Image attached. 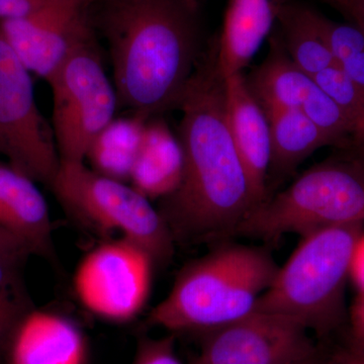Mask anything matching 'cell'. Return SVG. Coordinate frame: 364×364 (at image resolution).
<instances>
[{
    "label": "cell",
    "mask_w": 364,
    "mask_h": 364,
    "mask_svg": "<svg viewBox=\"0 0 364 364\" xmlns=\"http://www.w3.org/2000/svg\"><path fill=\"white\" fill-rule=\"evenodd\" d=\"M6 364H88V342L77 323L33 308L16 326Z\"/></svg>",
    "instance_id": "cell-12"
},
{
    "label": "cell",
    "mask_w": 364,
    "mask_h": 364,
    "mask_svg": "<svg viewBox=\"0 0 364 364\" xmlns=\"http://www.w3.org/2000/svg\"><path fill=\"white\" fill-rule=\"evenodd\" d=\"M48 83L60 161L85 162L91 143L114 119L119 104L95 39L72 53Z\"/></svg>",
    "instance_id": "cell-7"
},
{
    "label": "cell",
    "mask_w": 364,
    "mask_h": 364,
    "mask_svg": "<svg viewBox=\"0 0 364 364\" xmlns=\"http://www.w3.org/2000/svg\"><path fill=\"white\" fill-rule=\"evenodd\" d=\"M330 364H364V347L353 343L338 352Z\"/></svg>",
    "instance_id": "cell-30"
},
{
    "label": "cell",
    "mask_w": 364,
    "mask_h": 364,
    "mask_svg": "<svg viewBox=\"0 0 364 364\" xmlns=\"http://www.w3.org/2000/svg\"><path fill=\"white\" fill-rule=\"evenodd\" d=\"M0 228L31 254L54 259L51 217L36 181L9 162L0 160Z\"/></svg>",
    "instance_id": "cell-14"
},
{
    "label": "cell",
    "mask_w": 364,
    "mask_h": 364,
    "mask_svg": "<svg viewBox=\"0 0 364 364\" xmlns=\"http://www.w3.org/2000/svg\"><path fill=\"white\" fill-rule=\"evenodd\" d=\"M337 65L360 90L364 91V52L349 57Z\"/></svg>",
    "instance_id": "cell-28"
},
{
    "label": "cell",
    "mask_w": 364,
    "mask_h": 364,
    "mask_svg": "<svg viewBox=\"0 0 364 364\" xmlns=\"http://www.w3.org/2000/svg\"><path fill=\"white\" fill-rule=\"evenodd\" d=\"M350 277L358 287V291H364V234H361L354 250Z\"/></svg>",
    "instance_id": "cell-29"
},
{
    "label": "cell",
    "mask_w": 364,
    "mask_h": 364,
    "mask_svg": "<svg viewBox=\"0 0 364 364\" xmlns=\"http://www.w3.org/2000/svg\"><path fill=\"white\" fill-rule=\"evenodd\" d=\"M315 21L336 64L364 52V32L358 26L337 23L316 11Z\"/></svg>",
    "instance_id": "cell-24"
},
{
    "label": "cell",
    "mask_w": 364,
    "mask_h": 364,
    "mask_svg": "<svg viewBox=\"0 0 364 364\" xmlns=\"http://www.w3.org/2000/svg\"><path fill=\"white\" fill-rule=\"evenodd\" d=\"M289 364H324L322 358H321L320 354L315 356V358L306 359V360L298 361V363H289Z\"/></svg>",
    "instance_id": "cell-35"
},
{
    "label": "cell",
    "mask_w": 364,
    "mask_h": 364,
    "mask_svg": "<svg viewBox=\"0 0 364 364\" xmlns=\"http://www.w3.org/2000/svg\"><path fill=\"white\" fill-rule=\"evenodd\" d=\"M52 0H0V21L25 18Z\"/></svg>",
    "instance_id": "cell-26"
},
{
    "label": "cell",
    "mask_w": 364,
    "mask_h": 364,
    "mask_svg": "<svg viewBox=\"0 0 364 364\" xmlns=\"http://www.w3.org/2000/svg\"><path fill=\"white\" fill-rule=\"evenodd\" d=\"M26 249H0V360L16 326L33 310L32 299L23 282V267L28 256Z\"/></svg>",
    "instance_id": "cell-21"
},
{
    "label": "cell",
    "mask_w": 364,
    "mask_h": 364,
    "mask_svg": "<svg viewBox=\"0 0 364 364\" xmlns=\"http://www.w3.org/2000/svg\"><path fill=\"white\" fill-rule=\"evenodd\" d=\"M364 223V165L321 163L251 210L236 236L265 243L287 234L305 237L327 228Z\"/></svg>",
    "instance_id": "cell-5"
},
{
    "label": "cell",
    "mask_w": 364,
    "mask_h": 364,
    "mask_svg": "<svg viewBox=\"0 0 364 364\" xmlns=\"http://www.w3.org/2000/svg\"><path fill=\"white\" fill-rule=\"evenodd\" d=\"M177 109L183 176L159 212L176 243L227 240L258 202L228 124L217 47L198 62Z\"/></svg>",
    "instance_id": "cell-1"
},
{
    "label": "cell",
    "mask_w": 364,
    "mask_h": 364,
    "mask_svg": "<svg viewBox=\"0 0 364 364\" xmlns=\"http://www.w3.org/2000/svg\"><path fill=\"white\" fill-rule=\"evenodd\" d=\"M354 21V25L364 32V0H355L347 11Z\"/></svg>",
    "instance_id": "cell-31"
},
{
    "label": "cell",
    "mask_w": 364,
    "mask_h": 364,
    "mask_svg": "<svg viewBox=\"0 0 364 364\" xmlns=\"http://www.w3.org/2000/svg\"><path fill=\"white\" fill-rule=\"evenodd\" d=\"M98 25L111 56L119 105L151 119L177 109L202 59L188 0H104Z\"/></svg>",
    "instance_id": "cell-2"
},
{
    "label": "cell",
    "mask_w": 364,
    "mask_h": 364,
    "mask_svg": "<svg viewBox=\"0 0 364 364\" xmlns=\"http://www.w3.org/2000/svg\"><path fill=\"white\" fill-rule=\"evenodd\" d=\"M9 248H21L28 251V249L18 238L0 228V249Z\"/></svg>",
    "instance_id": "cell-32"
},
{
    "label": "cell",
    "mask_w": 364,
    "mask_h": 364,
    "mask_svg": "<svg viewBox=\"0 0 364 364\" xmlns=\"http://www.w3.org/2000/svg\"><path fill=\"white\" fill-rule=\"evenodd\" d=\"M313 79L356 124L358 131L364 127V91L337 64L318 72Z\"/></svg>",
    "instance_id": "cell-23"
},
{
    "label": "cell",
    "mask_w": 364,
    "mask_h": 364,
    "mask_svg": "<svg viewBox=\"0 0 364 364\" xmlns=\"http://www.w3.org/2000/svg\"><path fill=\"white\" fill-rule=\"evenodd\" d=\"M223 243L179 272L151 326L205 334L253 312L279 267L267 249Z\"/></svg>",
    "instance_id": "cell-3"
},
{
    "label": "cell",
    "mask_w": 364,
    "mask_h": 364,
    "mask_svg": "<svg viewBox=\"0 0 364 364\" xmlns=\"http://www.w3.org/2000/svg\"><path fill=\"white\" fill-rule=\"evenodd\" d=\"M51 188L74 217L102 233H119L142 246L157 267L173 257L176 241L151 200L130 183L93 171L85 162L60 161Z\"/></svg>",
    "instance_id": "cell-6"
},
{
    "label": "cell",
    "mask_w": 364,
    "mask_h": 364,
    "mask_svg": "<svg viewBox=\"0 0 364 364\" xmlns=\"http://www.w3.org/2000/svg\"><path fill=\"white\" fill-rule=\"evenodd\" d=\"M301 109L329 141L330 145L352 144L358 126L315 81Z\"/></svg>",
    "instance_id": "cell-22"
},
{
    "label": "cell",
    "mask_w": 364,
    "mask_h": 364,
    "mask_svg": "<svg viewBox=\"0 0 364 364\" xmlns=\"http://www.w3.org/2000/svg\"><path fill=\"white\" fill-rule=\"evenodd\" d=\"M352 145L358 148V152L360 153L364 160V127L356 132L355 135L352 139Z\"/></svg>",
    "instance_id": "cell-33"
},
{
    "label": "cell",
    "mask_w": 364,
    "mask_h": 364,
    "mask_svg": "<svg viewBox=\"0 0 364 364\" xmlns=\"http://www.w3.org/2000/svg\"><path fill=\"white\" fill-rule=\"evenodd\" d=\"M277 21L282 31L280 40L287 54L311 77L336 65L318 32L314 9L287 1L280 7Z\"/></svg>",
    "instance_id": "cell-20"
},
{
    "label": "cell",
    "mask_w": 364,
    "mask_h": 364,
    "mask_svg": "<svg viewBox=\"0 0 364 364\" xmlns=\"http://www.w3.org/2000/svg\"><path fill=\"white\" fill-rule=\"evenodd\" d=\"M272 138L273 173H291L315 151L330 145L315 124L301 109H282L265 112Z\"/></svg>",
    "instance_id": "cell-19"
},
{
    "label": "cell",
    "mask_w": 364,
    "mask_h": 364,
    "mask_svg": "<svg viewBox=\"0 0 364 364\" xmlns=\"http://www.w3.org/2000/svg\"><path fill=\"white\" fill-rule=\"evenodd\" d=\"M246 81L265 112L301 109L314 85L313 77L294 63L279 37L273 38L267 59Z\"/></svg>",
    "instance_id": "cell-17"
},
{
    "label": "cell",
    "mask_w": 364,
    "mask_h": 364,
    "mask_svg": "<svg viewBox=\"0 0 364 364\" xmlns=\"http://www.w3.org/2000/svg\"><path fill=\"white\" fill-rule=\"evenodd\" d=\"M329 1L334 4V6L339 7L340 9H342L344 13L347 14V11H349L352 4H353L355 0H329Z\"/></svg>",
    "instance_id": "cell-34"
},
{
    "label": "cell",
    "mask_w": 364,
    "mask_h": 364,
    "mask_svg": "<svg viewBox=\"0 0 364 364\" xmlns=\"http://www.w3.org/2000/svg\"><path fill=\"white\" fill-rule=\"evenodd\" d=\"M352 337L354 343L364 347V291H359L350 312Z\"/></svg>",
    "instance_id": "cell-27"
},
{
    "label": "cell",
    "mask_w": 364,
    "mask_h": 364,
    "mask_svg": "<svg viewBox=\"0 0 364 364\" xmlns=\"http://www.w3.org/2000/svg\"><path fill=\"white\" fill-rule=\"evenodd\" d=\"M95 0H52L39 11L0 21V33L31 73L50 79L93 38L87 7Z\"/></svg>",
    "instance_id": "cell-11"
},
{
    "label": "cell",
    "mask_w": 364,
    "mask_h": 364,
    "mask_svg": "<svg viewBox=\"0 0 364 364\" xmlns=\"http://www.w3.org/2000/svg\"><path fill=\"white\" fill-rule=\"evenodd\" d=\"M156 267L153 256L135 242L109 239L79 262L74 293L95 317L117 324L131 322L149 301Z\"/></svg>",
    "instance_id": "cell-8"
},
{
    "label": "cell",
    "mask_w": 364,
    "mask_h": 364,
    "mask_svg": "<svg viewBox=\"0 0 364 364\" xmlns=\"http://www.w3.org/2000/svg\"><path fill=\"white\" fill-rule=\"evenodd\" d=\"M134 364H182L177 356L174 335L141 340Z\"/></svg>",
    "instance_id": "cell-25"
},
{
    "label": "cell",
    "mask_w": 364,
    "mask_h": 364,
    "mask_svg": "<svg viewBox=\"0 0 364 364\" xmlns=\"http://www.w3.org/2000/svg\"><path fill=\"white\" fill-rule=\"evenodd\" d=\"M0 154L51 188L60 166L52 124L36 102L31 72L0 33Z\"/></svg>",
    "instance_id": "cell-9"
},
{
    "label": "cell",
    "mask_w": 364,
    "mask_h": 364,
    "mask_svg": "<svg viewBox=\"0 0 364 364\" xmlns=\"http://www.w3.org/2000/svg\"><path fill=\"white\" fill-rule=\"evenodd\" d=\"M363 224L327 228L303 238L279 267L254 311L284 316L326 335L345 316V287Z\"/></svg>",
    "instance_id": "cell-4"
},
{
    "label": "cell",
    "mask_w": 364,
    "mask_h": 364,
    "mask_svg": "<svg viewBox=\"0 0 364 364\" xmlns=\"http://www.w3.org/2000/svg\"><path fill=\"white\" fill-rule=\"evenodd\" d=\"M309 330L277 314L257 312L205 333L191 364H289L318 355Z\"/></svg>",
    "instance_id": "cell-10"
},
{
    "label": "cell",
    "mask_w": 364,
    "mask_h": 364,
    "mask_svg": "<svg viewBox=\"0 0 364 364\" xmlns=\"http://www.w3.org/2000/svg\"><path fill=\"white\" fill-rule=\"evenodd\" d=\"M1 363H2V361H1V360H0V364H1Z\"/></svg>",
    "instance_id": "cell-36"
},
{
    "label": "cell",
    "mask_w": 364,
    "mask_h": 364,
    "mask_svg": "<svg viewBox=\"0 0 364 364\" xmlns=\"http://www.w3.org/2000/svg\"><path fill=\"white\" fill-rule=\"evenodd\" d=\"M183 152L162 119H148L129 183L150 200H164L181 184Z\"/></svg>",
    "instance_id": "cell-16"
},
{
    "label": "cell",
    "mask_w": 364,
    "mask_h": 364,
    "mask_svg": "<svg viewBox=\"0 0 364 364\" xmlns=\"http://www.w3.org/2000/svg\"><path fill=\"white\" fill-rule=\"evenodd\" d=\"M225 86L230 132L259 205L267 198V176L272 162L269 122L249 90L243 73L225 76Z\"/></svg>",
    "instance_id": "cell-13"
},
{
    "label": "cell",
    "mask_w": 364,
    "mask_h": 364,
    "mask_svg": "<svg viewBox=\"0 0 364 364\" xmlns=\"http://www.w3.org/2000/svg\"><path fill=\"white\" fill-rule=\"evenodd\" d=\"M149 119L132 114L114 119L91 143L85 161L100 176L129 183Z\"/></svg>",
    "instance_id": "cell-18"
},
{
    "label": "cell",
    "mask_w": 364,
    "mask_h": 364,
    "mask_svg": "<svg viewBox=\"0 0 364 364\" xmlns=\"http://www.w3.org/2000/svg\"><path fill=\"white\" fill-rule=\"evenodd\" d=\"M287 0H229L217 61L223 75L242 73L272 32Z\"/></svg>",
    "instance_id": "cell-15"
}]
</instances>
